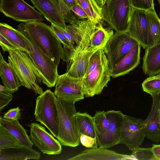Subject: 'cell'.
<instances>
[{
  "label": "cell",
  "instance_id": "21",
  "mask_svg": "<svg viewBox=\"0 0 160 160\" xmlns=\"http://www.w3.org/2000/svg\"><path fill=\"white\" fill-rule=\"evenodd\" d=\"M142 69L144 73L149 77L160 74V42L145 49Z\"/></svg>",
  "mask_w": 160,
  "mask_h": 160
},
{
  "label": "cell",
  "instance_id": "31",
  "mask_svg": "<svg viewBox=\"0 0 160 160\" xmlns=\"http://www.w3.org/2000/svg\"><path fill=\"white\" fill-rule=\"evenodd\" d=\"M142 85L143 91L151 96L160 95V75L147 78Z\"/></svg>",
  "mask_w": 160,
  "mask_h": 160
},
{
  "label": "cell",
  "instance_id": "39",
  "mask_svg": "<svg viewBox=\"0 0 160 160\" xmlns=\"http://www.w3.org/2000/svg\"><path fill=\"white\" fill-rule=\"evenodd\" d=\"M79 135L80 142L86 147L90 148H95L98 147L96 138H93L80 133Z\"/></svg>",
  "mask_w": 160,
  "mask_h": 160
},
{
  "label": "cell",
  "instance_id": "14",
  "mask_svg": "<svg viewBox=\"0 0 160 160\" xmlns=\"http://www.w3.org/2000/svg\"><path fill=\"white\" fill-rule=\"evenodd\" d=\"M126 32L144 49L150 46L147 11L132 7Z\"/></svg>",
  "mask_w": 160,
  "mask_h": 160
},
{
  "label": "cell",
  "instance_id": "41",
  "mask_svg": "<svg viewBox=\"0 0 160 160\" xmlns=\"http://www.w3.org/2000/svg\"><path fill=\"white\" fill-rule=\"evenodd\" d=\"M20 117V110L18 107H17L9 109L4 115L2 118L10 121L18 120Z\"/></svg>",
  "mask_w": 160,
  "mask_h": 160
},
{
  "label": "cell",
  "instance_id": "37",
  "mask_svg": "<svg viewBox=\"0 0 160 160\" xmlns=\"http://www.w3.org/2000/svg\"><path fill=\"white\" fill-rule=\"evenodd\" d=\"M13 96L5 86L0 85V110L1 111L12 100Z\"/></svg>",
  "mask_w": 160,
  "mask_h": 160
},
{
  "label": "cell",
  "instance_id": "3",
  "mask_svg": "<svg viewBox=\"0 0 160 160\" xmlns=\"http://www.w3.org/2000/svg\"><path fill=\"white\" fill-rule=\"evenodd\" d=\"M58 115V134L56 137L62 146L75 147L80 143L75 115V103L56 98Z\"/></svg>",
  "mask_w": 160,
  "mask_h": 160
},
{
  "label": "cell",
  "instance_id": "17",
  "mask_svg": "<svg viewBox=\"0 0 160 160\" xmlns=\"http://www.w3.org/2000/svg\"><path fill=\"white\" fill-rule=\"evenodd\" d=\"M152 98L151 109L146 119L145 138L156 142H160V95L151 96Z\"/></svg>",
  "mask_w": 160,
  "mask_h": 160
},
{
  "label": "cell",
  "instance_id": "1",
  "mask_svg": "<svg viewBox=\"0 0 160 160\" xmlns=\"http://www.w3.org/2000/svg\"><path fill=\"white\" fill-rule=\"evenodd\" d=\"M18 29L27 33L58 66L62 59L63 48L51 26L41 21H31L20 23Z\"/></svg>",
  "mask_w": 160,
  "mask_h": 160
},
{
  "label": "cell",
  "instance_id": "7",
  "mask_svg": "<svg viewBox=\"0 0 160 160\" xmlns=\"http://www.w3.org/2000/svg\"><path fill=\"white\" fill-rule=\"evenodd\" d=\"M111 77L108 60L105 53L101 62L83 79L82 90L85 96L93 97L102 92Z\"/></svg>",
  "mask_w": 160,
  "mask_h": 160
},
{
  "label": "cell",
  "instance_id": "4",
  "mask_svg": "<svg viewBox=\"0 0 160 160\" xmlns=\"http://www.w3.org/2000/svg\"><path fill=\"white\" fill-rule=\"evenodd\" d=\"M25 37L30 49L28 53L37 67L42 82L49 88L54 87L59 76L58 66L36 44L31 38L24 31L18 29Z\"/></svg>",
  "mask_w": 160,
  "mask_h": 160
},
{
  "label": "cell",
  "instance_id": "10",
  "mask_svg": "<svg viewBox=\"0 0 160 160\" xmlns=\"http://www.w3.org/2000/svg\"><path fill=\"white\" fill-rule=\"evenodd\" d=\"M0 11L17 21L42 22L44 20L40 12L23 0H1Z\"/></svg>",
  "mask_w": 160,
  "mask_h": 160
},
{
  "label": "cell",
  "instance_id": "33",
  "mask_svg": "<svg viewBox=\"0 0 160 160\" xmlns=\"http://www.w3.org/2000/svg\"><path fill=\"white\" fill-rule=\"evenodd\" d=\"M93 117L98 137L107 131L110 124V120L104 111H96Z\"/></svg>",
  "mask_w": 160,
  "mask_h": 160
},
{
  "label": "cell",
  "instance_id": "16",
  "mask_svg": "<svg viewBox=\"0 0 160 160\" xmlns=\"http://www.w3.org/2000/svg\"><path fill=\"white\" fill-rule=\"evenodd\" d=\"M34 7L52 24L66 28L67 25L60 10L59 0H30Z\"/></svg>",
  "mask_w": 160,
  "mask_h": 160
},
{
  "label": "cell",
  "instance_id": "34",
  "mask_svg": "<svg viewBox=\"0 0 160 160\" xmlns=\"http://www.w3.org/2000/svg\"><path fill=\"white\" fill-rule=\"evenodd\" d=\"M131 155L134 160H156L152 150V148L139 147L132 151Z\"/></svg>",
  "mask_w": 160,
  "mask_h": 160
},
{
  "label": "cell",
  "instance_id": "28",
  "mask_svg": "<svg viewBox=\"0 0 160 160\" xmlns=\"http://www.w3.org/2000/svg\"><path fill=\"white\" fill-rule=\"evenodd\" d=\"M150 46L160 42V19L154 7L147 11Z\"/></svg>",
  "mask_w": 160,
  "mask_h": 160
},
{
  "label": "cell",
  "instance_id": "32",
  "mask_svg": "<svg viewBox=\"0 0 160 160\" xmlns=\"http://www.w3.org/2000/svg\"><path fill=\"white\" fill-rule=\"evenodd\" d=\"M22 145L11 134L0 126V149L16 147Z\"/></svg>",
  "mask_w": 160,
  "mask_h": 160
},
{
  "label": "cell",
  "instance_id": "20",
  "mask_svg": "<svg viewBox=\"0 0 160 160\" xmlns=\"http://www.w3.org/2000/svg\"><path fill=\"white\" fill-rule=\"evenodd\" d=\"M106 148H90L68 159L69 160H122L133 159L132 156L121 154Z\"/></svg>",
  "mask_w": 160,
  "mask_h": 160
},
{
  "label": "cell",
  "instance_id": "36",
  "mask_svg": "<svg viewBox=\"0 0 160 160\" xmlns=\"http://www.w3.org/2000/svg\"><path fill=\"white\" fill-rule=\"evenodd\" d=\"M104 53L103 48L97 50L92 55L90 58L88 68L85 76L93 70L100 63Z\"/></svg>",
  "mask_w": 160,
  "mask_h": 160
},
{
  "label": "cell",
  "instance_id": "44",
  "mask_svg": "<svg viewBox=\"0 0 160 160\" xmlns=\"http://www.w3.org/2000/svg\"><path fill=\"white\" fill-rule=\"evenodd\" d=\"M63 2L70 9L71 8L77 4L75 0H62Z\"/></svg>",
  "mask_w": 160,
  "mask_h": 160
},
{
  "label": "cell",
  "instance_id": "18",
  "mask_svg": "<svg viewBox=\"0 0 160 160\" xmlns=\"http://www.w3.org/2000/svg\"><path fill=\"white\" fill-rule=\"evenodd\" d=\"M99 49H90L74 54L68 62L66 75L75 79H83L84 77L92 55Z\"/></svg>",
  "mask_w": 160,
  "mask_h": 160
},
{
  "label": "cell",
  "instance_id": "38",
  "mask_svg": "<svg viewBox=\"0 0 160 160\" xmlns=\"http://www.w3.org/2000/svg\"><path fill=\"white\" fill-rule=\"evenodd\" d=\"M132 7L148 11L154 7L153 0H130Z\"/></svg>",
  "mask_w": 160,
  "mask_h": 160
},
{
  "label": "cell",
  "instance_id": "12",
  "mask_svg": "<svg viewBox=\"0 0 160 160\" xmlns=\"http://www.w3.org/2000/svg\"><path fill=\"white\" fill-rule=\"evenodd\" d=\"M97 24L94 21L87 19L78 20L74 24L67 25L66 29L76 44L75 51L73 55L78 52L91 49L90 48V40Z\"/></svg>",
  "mask_w": 160,
  "mask_h": 160
},
{
  "label": "cell",
  "instance_id": "22",
  "mask_svg": "<svg viewBox=\"0 0 160 160\" xmlns=\"http://www.w3.org/2000/svg\"><path fill=\"white\" fill-rule=\"evenodd\" d=\"M40 158V153L22 145L16 147L0 149V160H38Z\"/></svg>",
  "mask_w": 160,
  "mask_h": 160
},
{
  "label": "cell",
  "instance_id": "27",
  "mask_svg": "<svg viewBox=\"0 0 160 160\" xmlns=\"http://www.w3.org/2000/svg\"><path fill=\"white\" fill-rule=\"evenodd\" d=\"M114 34L113 30L105 27L102 22L98 23L91 38L90 48L100 49L103 48Z\"/></svg>",
  "mask_w": 160,
  "mask_h": 160
},
{
  "label": "cell",
  "instance_id": "5",
  "mask_svg": "<svg viewBox=\"0 0 160 160\" xmlns=\"http://www.w3.org/2000/svg\"><path fill=\"white\" fill-rule=\"evenodd\" d=\"M132 8L130 0H107L102 8L103 20L111 29L126 32Z\"/></svg>",
  "mask_w": 160,
  "mask_h": 160
},
{
  "label": "cell",
  "instance_id": "46",
  "mask_svg": "<svg viewBox=\"0 0 160 160\" xmlns=\"http://www.w3.org/2000/svg\"></svg>",
  "mask_w": 160,
  "mask_h": 160
},
{
  "label": "cell",
  "instance_id": "2",
  "mask_svg": "<svg viewBox=\"0 0 160 160\" xmlns=\"http://www.w3.org/2000/svg\"><path fill=\"white\" fill-rule=\"evenodd\" d=\"M9 52L8 63L11 65L22 86L40 95L44 92L39 85L42 79L32 60L27 52L19 49Z\"/></svg>",
  "mask_w": 160,
  "mask_h": 160
},
{
  "label": "cell",
  "instance_id": "24",
  "mask_svg": "<svg viewBox=\"0 0 160 160\" xmlns=\"http://www.w3.org/2000/svg\"><path fill=\"white\" fill-rule=\"evenodd\" d=\"M0 126L11 134L22 145L32 148L34 143L28 135L26 130L18 120H8L1 116Z\"/></svg>",
  "mask_w": 160,
  "mask_h": 160
},
{
  "label": "cell",
  "instance_id": "23",
  "mask_svg": "<svg viewBox=\"0 0 160 160\" xmlns=\"http://www.w3.org/2000/svg\"><path fill=\"white\" fill-rule=\"evenodd\" d=\"M0 76L2 82L12 93L16 92L22 85L14 70L0 54Z\"/></svg>",
  "mask_w": 160,
  "mask_h": 160
},
{
  "label": "cell",
  "instance_id": "35",
  "mask_svg": "<svg viewBox=\"0 0 160 160\" xmlns=\"http://www.w3.org/2000/svg\"><path fill=\"white\" fill-rule=\"evenodd\" d=\"M59 5L61 14L65 22L70 24L78 21L71 9L63 2L62 0H59Z\"/></svg>",
  "mask_w": 160,
  "mask_h": 160
},
{
  "label": "cell",
  "instance_id": "43",
  "mask_svg": "<svg viewBox=\"0 0 160 160\" xmlns=\"http://www.w3.org/2000/svg\"><path fill=\"white\" fill-rule=\"evenodd\" d=\"M151 148L156 160H160V144H152Z\"/></svg>",
  "mask_w": 160,
  "mask_h": 160
},
{
  "label": "cell",
  "instance_id": "15",
  "mask_svg": "<svg viewBox=\"0 0 160 160\" xmlns=\"http://www.w3.org/2000/svg\"><path fill=\"white\" fill-rule=\"evenodd\" d=\"M106 113L110 120L107 131L97 138L98 148H108L119 144L124 114L120 111L108 110Z\"/></svg>",
  "mask_w": 160,
  "mask_h": 160
},
{
  "label": "cell",
  "instance_id": "25",
  "mask_svg": "<svg viewBox=\"0 0 160 160\" xmlns=\"http://www.w3.org/2000/svg\"><path fill=\"white\" fill-rule=\"evenodd\" d=\"M0 34L6 38L21 50L29 53L30 48L24 36L17 30L5 23H0Z\"/></svg>",
  "mask_w": 160,
  "mask_h": 160
},
{
  "label": "cell",
  "instance_id": "47",
  "mask_svg": "<svg viewBox=\"0 0 160 160\" xmlns=\"http://www.w3.org/2000/svg\"></svg>",
  "mask_w": 160,
  "mask_h": 160
},
{
  "label": "cell",
  "instance_id": "8",
  "mask_svg": "<svg viewBox=\"0 0 160 160\" xmlns=\"http://www.w3.org/2000/svg\"><path fill=\"white\" fill-rule=\"evenodd\" d=\"M139 43L127 32H117L103 48L111 70L133 47Z\"/></svg>",
  "mask_w": 160,
  "mask_h": 160
},
{
  "label": "cell",
  "instance_id": "30",
  "mask_svg": "<svg viewBox=\"0 0 160 160\" xmlns=\"http://www.w3.org/2000/svg\"><path fill=\"white\" fill-rule=\"evenodd\" d=\"M51 26L63 45L62 59L63 61L68 62L71 60L75 53L76 45L72 44L66 38L58 26L52 23Z\"/></svg>",
  "mask_w": 160,
  "mask_h": 160
},
{
  "label": "cell",
  "instance_id": "29",
  "mask_svg": "<svg viewBox=\"0 0 160 160\" xmlns=\"http://www.w3.org/2000/svg\"><path fill=\"white\" fill-rule=\"evenodd\" d=\"M88 16V19L97 23L102 22V8H100L94 0H75Z\"/></svg>",
  "mask_w": 160,
  "mask_h": 160
},
{
  "label": "cell",
  "instance_id": "45",
  "mask_svg": "<svg viewBox=\"0 0 160 160\" xmlns=\"http://www.w3.org/2000/svg\"><path fill=\"white\" fill-rule=\"evenodd\" d=\"M98 6L102 8L105 4L107 0H94Z\"/></svg>",
  "mask_w": 160,
  "mask_h": 160
},
{
  "label": "cell",
  "instance_id": "19",
  "mask_svg": "<svg viewBox=\"0 0 160 160\" xmlns=\"http://www.w3.org/2000/svg\"><path fill=\"white\" fill-rule=\"evenodd\" d=\"M141 46L138 43L131 49L111 70V77L124 75L136 68L140 60Z\"/></svg>",
  "mask_w": 160,
  "mask_h": 160
},
{
  "label": "cell",
  "instance_id": "26",
  "mask_svg": "<svg viewBox=\"0 0 160 160\" xmlns=\"http://www.w3.org/2000/svg\"><path fill=\"white\" fill-rule=\"evenodd\" d=\"M75 118L77 129L79 135L82 133L97 138V131L93 117L87 112H77Z\"/></svg>",
  "mask_w": 160,
  "mask_h": 160
},
{
  "label": "cell",
  "instance_id": "6",
  "mask_svg": "<svg viewBox=\"0 0 160 160\" xmlns=\"http://www.w3.org/2000/svg\"><path fill=\"white\" fill-rule=\"evenodd\" d=\"M56 97L50 89H47L36 100L34 115L36 121L47 128L56 138L58 134Z\"/></svg>",
  "mask_w": 160,
  "mask_h": 160
},
{
  "label": "cell",
  "instance_id": "9",
  "mask_svg": "<svg viewBox=\"0 0 160 160\" xmlns=\"http://www.w3.org/2000/svg\"><path fill=\"white\" fill-rule=\"evenodd\" d=\"M145 120L124 114L119 144L132 151L139 147L145 137Z\"/></svg>",
  "mask_w": 160,
  "mask_h": 160
},
{
  "label": "cell",
  "instance_id": "42",
  "mask_svg": "<svg viewBox=\"0 0 160 160\" xmlns=\"http://www.w3.org/2000/svg\"><path fill=\"white\" fill-rule=\"evenodd\" d=\"M74 16L78 20H84L88 19V16L83 9L78 4L71 8Z\"/></svg>",
  "mask_w": 160,
  "mask_h": 160
},
{
  "label": "cell",
  "instance_id": "11",
  "mask_svg": "<svg viewBox=\"0 0 160 160\" xmlns=\"http://www.w3.org/2000/svg\"><path fill=\"white\" fill-rule=\"evenodd\" d=\"M83 79L72 78L65 73L59 75L55 84V96L59 99L74 103L83 99Z\"/></svg>",
  "mask_w": 160,
  "mask_h": 160
},
{
  "label": "cell",
  "instance_id": "40",
  "mask_svg": "<svg viewBox=\"0 0 160 160\" xmlns=\"http://www.w3.org/2000/svg\"><path fill=\"white\" fill-rule=\"evenodd\" d=\"M0 45L4 52H9L13 50H20L19 48L1 34H0Z\"/></svg>",
  "mask_w": 160,
  "mask_h": 160
},
{
  "label": "cell",
  "instance_id": "13",
  "mask_svg": "<svg viewBox=\"0 0 160 160\" xmlns=\"http://www.w3.org/2000/svg\"><path fill=\"white\" fill-rule=\"evenodd\" d=\"M30 138L32 142L43 153L49 155L61 153L62 145L53 135L48 132L44 127L35 122L29 125Z\"/></svg>",
  "mask_w": 160,
  "mask_h": 160
}]
</instances>
